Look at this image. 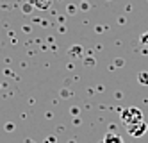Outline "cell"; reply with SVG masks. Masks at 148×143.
I'll return each mask as SVG.
<instances>
[{"mask_svg": "<svg viewBox=\"0 0 148 143\" xmlns=\"http://www.w3.org/2000/svg\"><path fill=\"white\" fill-rule=\"evenodd\" d=\"M120 118H121V122L127 125H132V124H139L145 120L143 116V111L141 109H137V107H125L121 109V113H120Z\"/></svg>", "mask_w": 148, "mask_h": 143, "instance_id": "1", "label": "cell"}, {"mask_svg": "<svg viewBox=\"0 0 148 143\" xmlns=\"http://www.w3.org/2000/svg\"><path fill=\"white\" fill-rule=\"evenodd\" d=\"M146 131H148V124L145 122H139V124H132V125H127V133H129L132 138H141L146 134Z\"/></svg>", "mask_w": 148, "mask_h": 143, "instance_id": "2", "label": "cell"}, {"mask_svg": "<svg viewBox=\"0 0 148 143\" xmlns=\"http://www.w3.org/2000/svg\"><path fill=\"white\" fill-rule=\"evenodd\" d=\"M103 143H125L123 138L120 134H116V133H107L103 136Z\"/></svg>", "mask_w": 148, "mask_h": 143, "instance_id": "3", "label": "cell"}, {"mask_svg": "<svg viewBox=\"0 0 148 143\" xmlns=\"http://www.w3.org/2000/svg\"><path fill=\"white\" fill-rule=\"evenodd\" d=\"M32 4L39 9H48L50 4H52V0H32Z\"/></svg>", "mask_w": 148, "mask_h": 143, "instance_id": "4", "label": "cell"}]
</instances>
